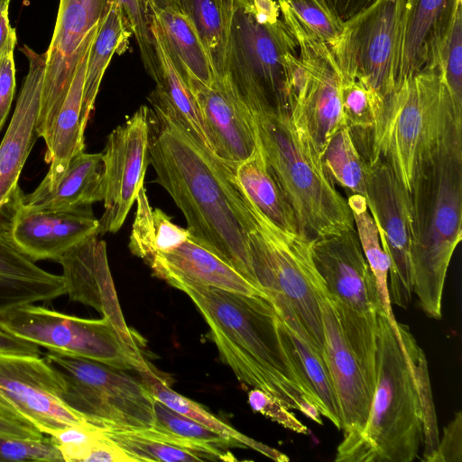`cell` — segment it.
Returning a JSON list of instances; mask_svg holds the SVG:
<instances>
[{"label": "cell", "instance_id": "6da1fadb", "mask_svg": "<svg viewBox=\"0 0 462 462\" xmlns=\"http://www.w3.org/2000/svg\"><path fill=\"white\" fill-rule=\"evenodd\" d=\"M148 101L149 161L155 182L181 211L190 235L257 288L249 248L256 220L235 169L198 142L161 104Z\"/></svg>", "mask_w": 462, "mask_h": 462}, {"label": "cell", "instance_id": "7a4b0ae2", "mask_svg": "<svg viewBox=\"0 0 462 462\" xmlns=\"http://www.w3.org/2000/svg\"><path fill=\"white\" fill-rule=\"evenodd\" d=\"M207 322L222 361L243 383L322 425L323 406L306 379L284 324L267 296L173 280Z\"/></svg>", "mask_w": 462, "mask_h": 462}, {"label": "cell", "instance_id": "3957f363", "mask_svg": "<svg viewBox=\"0 0 462 462\" xmlns=\"http://www.w3.org/2000/svg\"><path fill=\"white\" fill-rule=\"evenodd\" d=\"M265 162L310 238L355 228L302 118L289 106L253 114Z\"/></svg>", "mask_w": 462, "mask_h": 462}, {"label": "cell", "instance_id": "277c9868", "mask_svg": "<svg viewBox=\"0 0 462 462\" xmlns=\"http://www.w3.org/2000/svg\"><path fill=\"white\" fill-rule=\"evenodd\" d=\"M410 196L413 292L422 310L439 319L449 263L462 238V134L443 144Z\"/></svg>", "mask_w": 462, "mask_h": 462}, {"label": "cell", "instance_id": "5b68a950", "mask_svg": "<svg viewBox=\"0 0 462 462\" xmlns=\"http://www.w3.org/2000/svg\"><path fill=\"white\" fill-rule=\"evenodd\" d=\"M422 441L423 414L414 374L397 328H393L381 310L377 313L376 383L368 419L356 437L339 444L335 461L411 462Z\"/></svg>", "mask_w": 462, "mask_h": 462}, {"label": "cell", "instance_id": "8992f818", "mask_svg": "<svg viewBox=\"0 0 462 462\" xmlns=\"http://www.w3.org/2000/svg\"><path fill=\"white\" fill-rule=\"evenodd\" d=\"M461 133L462 109L455 106L439 65L427 66L385 98L370 164L383 160L411 194L443 144Z\"/></svg>", "mask_w": 462, "mask_h": 462}, {"label": "cell", "instance_id": "52a82bcc", "mask_svg": "<svg viewBox=\"0 0 462 462\" xmlns=\"http://www.w3.org/2000/svg\"><path fill=\"white\" fill-rule=\"evenodd\" d=\"M294 35L275 0H234L225 79L253 114L288 106Z\"/></svg>", "mask_w": 462, "mask_h": 462}, {"label": "cell", "instance_id": "ba28073f", "mask_svg": "<svg viewBox=\"0 0 462 462\" xmlns=\"http://www.w3.org/2000/svg\"><path fill=\"white\" fill-rule=\"evenodd\" d=\"M311 248L345 339L374 393L377 313L383 309L356 231L312 238Z\"/></svg>", "mask_w": 462, "mask_h": 462}, {"label": "cell", "instance_id": "9c48e42d", "mask_svg": "<svg viewBox=\"0 0 462 462\" xmlns=\"http://www.w3.org/2000/svg\"><path fill=\"white\" fill-rule=\"evenodd\" d=\"M248 205L256 220L249 235L255 285L268 299L282 295L288 300L324 357L319 292L324 283L313 261L312 238L280 228Z\"/></svg>", "mask_w": 462, "mask_h": 462}, {"label": "cell", "instance_id": "30bf717a", "mask_svg": "<svg viewBox=\"0 0 462 462\" xmlns=\"http://www.w3.org/2000/svg\"><path fill=\"white\" fill-rule=\"evenodd\" d=\"M45 360L64 381V402L104 430L152 428L154 398L145 384L99 362L48 351Z\"/></svg>", "mask_w": 462, "mask_h": 462}, {"label": "cell", "instance_id": "8fae6325", "mask_svg": "<svg viewBox=\"0 0 462 462\" xmlns=\"http://www.w3.org/2000/svg\"><path fill=\"white\" fill-rule=\"evenodd\" d=\"M0 328L48 351L120 370H137L144 360L104 317L83 319L32 303L1 313Z\"/></svg>", "mask_w": 462, "mask_h": 462}, {"label": "cell", "instance_id": "7c38bea8", "mask_svg": "<svg viewBox=\"0 0 462 462\" xmlns=\"http://www.w3.org/2000/svg\"><path fill=\"white\" fill-rule=\"evenodd\" d=\"M408 0H376L345 23L331 49L342 78L368 85L384 99L395 88L396 61Z\"/></svg>", "mask_w": 462, "mask_h": 462}, {"label": "cell", "instance_id": "4fadbf2b", "mask_svg": "<svg viewBox=\"0 0 462 462\" xmlns=\"http://www.w3.org/2000/svg\"><path fill=\"white\" fill-rule=\"evenodd\" d=\"M64 381L45 358L0 354V412L50 435L88 422L63 400Z\"/></svg>", "mask_w": 462, "mask_h": 462}, {"label": "cell", "instance_id": "5bb4252c", "mask_svg": "<svg viewBox=\"0 0 462 462\" xmlns=\"http://www.w3.org/2000/svg\"><path fill=\"white\" fill-rule=\"evenodd\" d=\"M116 0H60L53 35L46 51L38 138L46 142L66 97L79 58L94 40Z\"/></svg>", "mask_w": 462, "mask_h": 462}, {"label": "cell", "instance_id": "9a60e30c", "mask_svg": "<svg viewBox=\"0 0 462 462\" xmlns=\"http://www.w3.org/2000/svg\"><path fill=\"white\" fill-rule=\"evenodd\" d=\"M365 199L390 262L388 291L391 303L406 308L413 292L411 196L389 165L379 158L368 165Z\"/></svg>", "mask_w": 462, "mask_h": 462}, {"label": "cell", "instance_id": "2e32d148", "mask_svg": "<svg viewBox=\"0 0 462 462\" xmlns=\"http://www.w3.org/2000/svg\"><path fill=\"white\" fill-rule=\"evenodd\" d=\"M150 108L141 106L106 137L102 153L104 211L98 236L116 233L143 187L149 161Z\"/></svg>", "mask_w": 462, "mask_h": 462}, {"label": "cell", "instance_id": "e0dca14e", "mask_svg": "<svg viewBox=\"0 0 462 462\" xmlns=\"http://www.w3.org/2000/svg\"><path fill=\"white\" fill-rule=\"evenodd\" d=\"M22 189L7 206L10 235L14 245L32 261L60 258L74 246L98 236L99 220L91 206L63 210L26 207Z\"/></svg>", "mask_w": 462, "mask_h": 462}, {"label": "cell", "instance_id": "ac0fdd59", "mask_svg": "<svg viewBox=\"0 0 462 462\" xmlns=\"http://www.w3.org/2000/svg\"><path fill=\"white\" fill-rule=\"evenodd\" d=\"M196 99L211 151L232 168L258 147L254 116L226 79L206 85L187 77Z\"/></svg>", "mask_w": 462, "mask_h": 462}, {"label": "cell", "instance_id": "d6986e66", "mask_svg": "<svg viewBox=\"0 0 462 462\" xmlns=\"http://www.w3.org/2000/svg\"><path fill=\"white\" fill-rule=\"evenodd\" d=\"M97 236L74 246L58 261L62 267L66 294L72 301L94 308L111 322L127 345L139 348L140 337L127 327L121 310L106 242Z\"/></svg>", "mask_w": 462, "mask_h": 462}, {"label": "cell", "instance_id": "ffe728a7", "mask_svg": "<svg viewBox=\"0 0 462 462\" xmlns=\"http://www.w3.org/2000/svg\"><path fill=\"white\" fill-rule=\"evenodd\" d=\"M319 292L324 330V360L339 403L343 439H351L365 427L373 393L345 339L324 284Z\"/></svg>", "mask_w": 462, "mask_h": 462}, {"label": "cell", "instance_id": "44dd1931", "mask_svg": "<svg viewBox=\"0 0 462 462\" xmlns=\"http://www.w3.org/2000/svg\"><path fill=\"white\" fill-rule=\"evenodd\" d=\"M29 62L15 109L0 143V210L13 200L23 165L38 139L36 122L41 104L46 52L20 49Z\"/></svg>", "mask_w": 462, "mask_h": 462}, {"label": "cell", "instance_id": "7402d4cb", "mask_svg": "<svg viewBox=\"0 0 462 462\" xmlns=\"http://www.w3.org/2000/svg\"><path fill=\"white\" fill-rule=\"evenodd\" d=\"M460 4L462 0H408L396 61L395 88L423 68L439 63V48Z\"/></svg>", "mask_w": 462, "mask_h": 462}, {"label": "cell", "instance_id": "603a6c76", "mask_svg": "<svg viewBox=\"0 0 462 462\" xmlns=\"http://www.w3.org/2000/svg\"><path fill=\"white\" fill-rule=\"evenodd\" d=\"M146 263L154 275L167 282L181 280L229 291L266 296L191 235L177 247L157 254Z\"/></svg>", "mask_w": 462, "mask_h": 462}, {"label": "cell", "instance_id": "cb8c5ba5", "mask_svg": "<svg viewBox=\"0 0 462 462\" xmlns=\"http://www.w3.org/2000/svg\"><path fill=\"white\" fill-rule=\"evenodd\" d=\"M66 294L61 275L37 266L14 244L7 207L0 210V314Z\"/></svg>", "mask_w": 462, "mask_h": 462}, {"label": "cell", "instance_id": "d4e9b609", "mask_svg": "<svg viewBox=\"0 0 462 462\" xmlns=\"http://www.w3.org/2000/svg\"><path fill=\"white\" fill-rule=\"evenodd\" d=\"M102 153L85 151L71 158L66 170L51 185L40 183L31 193L22 192L23 203L33 209L63 210L102 201Z\"/></svg>", "mask_w": 462, "mask_h": 462}, {"label": "cell", "instance_id": "484cf974", "mask_svg": "<svg viewBox=\"0 0 462 462\" xmlns=\"http://www.w3.org/2000/svg\"><path fill=\"white\" fill-rule=\"evenodd\" d=\"M120 448L140 461H234L227 448L196 442L154 428L105 430Z\"/></svg>", "mask_w": 462, "mask_h": 462}, {"label": "cell", "instance_id": "4316f807", "mask_svg": "<svg viewBox=\"0 0 462 462\" xmlns=\"http://www.w3.org/2000/svg\"><path fill=\"white\" fill-rule=\"evenodd\" d=\"M93 41L79 58L69 91L45 142L47 150L44 160L50 167L42 184H53L66 170L71 158L85 151L81 107L87 61Z\"/></svg>", "mask_w": 462, "mask_h": 462}, {"label": "cell", "instance_id": "83f0119b", "mask_svg": "<svg viewBox=\"0 0 462 462\" xmlns=\"http://www.w3.org/2000/svg\"><path fill=\"white\" fill-rule=\"evenodd\" d=\"M153 12V32L182 78L186 80L191 77L206 85L213 84L217 78L189 20L175 5Z\"/></svg>", "mask_w": 462, "mask_h": 462}, {"label": "cell", "instance_id": "f1b7e54d", "mask_svg": "<svg viewBox=\"0 0 462 462\" xmlns=\"http://www.w3.org/2000/svg\"><path fill=\"white\" fill-rule=\"evenodd\" d=\"M280 315L297 361L311 389L320 401L324 416L341 430L338 400L327 364L285 298L272 301Z\"/></svg>", "mask_w": 462, "mask_h": 462}, {"label": "cell", "instance_id": "f546056e", "mask_svg": "<svg viewBox=\"0 0 462 462\" xmlns=\"http://www.w3.org/2000/svg\"><path fill=\"white\" fill-rule=\"evenodd\" d=\"M235 178L254 208L280 228L300 233L294 210L270 171L259 145L251 157L236 167Z\"/></svg>", "mask_w": 462, "mask_h": 462}, {"label": "cell", "instance_id": "4dcf8cb0", "mask_svg": "<svg viewBox=\"0 0 462 462\" xmlns=\"http://www.w3.org/2000/svg\"><path fill=\"white\" fill-rule=\"evenodd\" d=\"M131 35L132 31L116 0L97 31L88 57L81 107V125L84 129L112 56L126 51Z\"/></svg>", "mask_w": 462, "mask_h": 462}, {"label": "cell", "instance_id": "1f68e13d", "mask_svg": "<svg viewBox=\"0 0 462 462\" xmlns=\"http://www.w3.org/2000/svg\"><path fill=\"white\" fill-rule=\"evenodd\" d=\"M136 371L141 375L143 383L153 398L172 411L190 418L208 429L232 439L236 442L240 448L248 447L277 462H287L290 460L285 454L244 435L211 414L198 402L174 392L167 382L159 376L154 372L152 365L145 360L143 361Z\"/></svg>", "mask_w": 462, "mask_h": 462}, {"label": "cell", "instance_id": "d6a6232c", "mask_svg": "<svg viewBox=\"0 0 462 462\" xmlns=\"http://www.w3.org/2000/svg\"><path fill=\"white\" fill-rule=\"evenodd\" d=\"M173 3L191 23L216 78L224 80L234 0H173Z\"/></svg>", "mask_w": 462, "mask_h": 462}, {"label": "cell", "instance_id": "836d02e7", "mask_svg": "<svg viewBox=\"0 0 462 462\" xmlns=\"http://www.w3.org/2000/svg\"><path fill=\"white\" fill-rule=\"evenodd\" d=\"M340 96L346 126L369 165L385 99L362 81L342 77Z\"/></svg>", "mask_w": 462, "mask_h": 462}, {"label": "cell", "instance_id": "e575fe53", "mask_svg": "<svg viewBox=\"0 0 462 462\" xmlns=\"http://www.w3.org/2000/svg\"><path fill=\"white\" fill-rule=\"evenodd\" d=\"M153 33L161 63V76L148 99L165 107L182 127L211 151L194 95L174 67L161 39Z\"/></svg>", "mask_w": 462, "mask_h": 462}, {"label": "cell", "instance_id": "d590c367", "mask_svg": "<svg viewBox=\"0 0 462 462\" xmlns=\"http://www.w3.org/2000/svg\"><path fill=\"white\" fill-rule=\"evenodd\" d=\"M136 211L129 237V249L134 255L146 262L157 254L177 247L190 235L160 208L150 205L143 187L136 198Z\"/></svg>", "mask_w": 462, "mask_h": 462}, {"label": "cell", "instance_id": "8d00e7d4", "mask_svg": "<svg viewBox=\"0 0 462 462\" xmlns=\"http://www.w3.org/2000/svg\"><path fill=\"white\" fill-rule=\"evenodd\" d=\"M347 204L362 250L374 277L383 311L391 320H395L388 291L390 262L383 249L366 199L362 195L352 194L347 199Z\"/></svg>", "mask_w": 462, "mask_h": 462}, {"label": "cell", "instance_id": "74e56055", "mask_svg": "<svg viewBox=\"0 0 462 462\" xmlns=\"http://www.w3.org/2000/svg\"><path fill=\"white\" fill-rule=\"evenodd\" d=\"M321 159L333 182L352 194L366 197L368 163L356 148L346 126L332 136Z\"/></svg>", "mask_w": 462, "mask_h": 462}, {"label": "cell", "instance_id": "f35d334b", "mask_svg": "<svg viewBox=\"0 0 462 462\" xmlns=\"http://www.w3.org/2000/svg\"><path fill=\"white\" fill-rule=\"evenodd\" d=\"M134 33L144 69L155 81L161 76V63L153 33V10L173 5V0H116Z\"/></svg>", "mask_w": 462, "mask_h": 462}, {"label": "cell", "instance_id": "ab89813d", "mask_svg": "<svg viewBox=\"0 0 462 462\" xmlns=\"http://www.w3.org/2000/svg\"><path fill=\"white\" fill-rule=\"evenodd\" d=\"M397 334L411 364L420 393L423 414L424 461L436 449L439 440L427 360L423 350L418 346L406 325L397 321Z\"/></svg>", "mask_w": 462, "mask_h": 462}, {"label": "cell", "instance_id": "60d3db41", "mask_svg": "<svg viewBox=\"0 0 462 462\" xmlns=\"http://www.w3.org/2000/svg\"><path fill=\"white\" fill-rule=\"evenodd\" d=\"M439 65L455 106L462 109V4L456 7L439 48Z\"/></svg>", "mask_w": 462, "mask_h": 462}, {"label": "cell", "instance_id": "b9f144b4", "mask_svg": "<svg viewBox=\"0 0 462 462\" xmlns=\"http://www.w3.org/2000/svg\"><path fill=\"white\" fill-rule=\"evenodd\" d=\"M155 423L152 428L168 431L190 440L222 448L239 447L232 439L208 429L196 420L180 414L154 399Z\"/></svg>", "mask_w": 462, "mask_h": 462}, {"label": "cell", "instance_id": "7bdbcfd3", "mask_svg": "<svg viewBox=\"0 0 462 462\" xmlns=\"http://www.w3.org/2000/svg\"><path fill=\"white\" fill-rule=\"evenodd\" d=\"M300 23L319 40L333 49L345 23L334 16L317 0H282Z\"/></svg>", "mask_w": 462, "mask_h": 462}, {"label": "cell", "instance_id": "ee69618b", "mask_svg": "<svg viewBox=\"0 0 462 462\" xmlns=\"http://www.w3.org/2000/svg\"><path fill=\"white\" fill-rule=\"evenodd\" d=\"M0 461L64 462V459L50 436L31 439L0 434Z\"/></svg>", "mask_w": 462, "mask_h": 462}, {"label": "cell", "instance_id": "f6af8a7d", "mask_svg": "<svg viewBox=\"0 0 462 462\" xmlns=\"http://www.w3.org/2000/svg\"><path fill=\"white\" fill-rule=\"evenodd\" d=\"M104 429L86 422L53 431L48 436L59 448L64 462H85L95 443L104 435Z\"/></svg>", "mask_w": 462, "mask_h": 462}, {"label": "cell", "instance_id": "bcb514c9", "mask_svg": "<svg viewBox=\"0 0 462 462\" xmlns=\"http://www.w3.org/2000/svg\"><path fill=\"white\" fill-rule=\"evenodd\" d=\"M248 403L253 411L259 412L282 427L300 434H307L308 428L277 399L262 390L254 388L248 393Z\"/></svg>", "mask_w": 462, "mask_h": 462}, {"label": "cell", "instance_id": "7dc6e473", "mask_svg": "<svg viewBox=\"0 0 462 462\" xmlns=\"http://www.w3.org/2000/svg\"><path fill=\"white\" fill-rule=\"evenodd\" d=\"M424 461L461 462L462 461V414L457 411L454 419L444 428L443 436L436 449Z\"/></svg>", "mask_w": 462, "mask_h": 462}, {"label": "cell", "instance_id": "c3c4849f", "mask_svg": "<svg viewBox=\"0 0 462 462\" xmlns=\"http://www.w3.org/2000/svg\"><path fill=\"white\" fill-rule=\"evenodd\" d=\"M15 90L14 52L0 58V131L9 114Z\"/></svg>", "mask_w": 462, "mask_h": 462}, {"label": "cell", "instance_id": "681fc988", "mask_svg": "<svg viewBox=\"0 0 462 462\" xmlns=\"http://www.w3.org/2000/svg\"><path fill=\"white\" fill-rule=\"evenodd\" d=\"M342 23L356 17L376 0H317Z\"/></svg>", "mask_w": 462, "mask_h": 462}, {"label": "cell", "instance_id": "f907efd6", "mask_svg": "<svg viewBox=\"0 0 462 462\" xmlns=\"http://www.w3.org/2000/svg\"><path fill=\"white\" fill-rule=\"evenodd\" d=\"M0 434L21 439H37L44 437L37 428L0 412Z\"/></svg>", "mask_w": 462, "mask_h": 462}, {"label": "cell", "instance_id": "816d5d0a", "mask_svg": "<svg viewBox=\"0 0 462 462\" xmlns=\"http://www.w3.org/2000/svg\"><path fill=\"white\" fill-rule=\"evenodd\" d=\"M11 0H0V58L14 52L16 45V32L11 26L8 17Z\"/></svg>", "mask_w": 462, "mask_h": 462}, {"label": "cell", "instance_id": "f5cc1de1", "mask_svg": "<svg viewBox=\"0 0 462 462\" xmlns=\"http://www.w3.org/2000/svg\"><path fill=\"white\" fill-rule=\"evenodd\" d=\"M0 354L40 356L42 352L37 345L0 328Z\"/></svg>", "mask_w": 462, "mask_h": 462}, {"label": "cell", "instance_id": "db71d44e", "mask_svg": "<svg viewBox=\"0 0 462 462\" xmlns=\"http://www.w3.org/2000/svg\"><path fill=\"white\" fill-rule=\"evenodd\" d=\"M23 2H24V4H25V5H28V4H27V0H23Z\"/></svg>", "mask_w": 462, "mask_h": 462}]
</instances>
